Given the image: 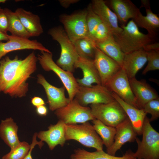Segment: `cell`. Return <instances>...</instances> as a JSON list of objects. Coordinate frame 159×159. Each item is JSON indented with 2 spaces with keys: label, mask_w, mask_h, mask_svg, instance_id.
<instances>
[{
  "label": "cell",
  "mask_w": 159,
  "mask_h": 159,
  "mask_svg": "<svg viewBox=\"0 0 159 159\" xmlns=\"http://www.w3.org/2000/svg\"><path fill=\"white\" fill-rule=\"evenodd\" d=\"M92 122L95 130L100 136L103 145L105 146L106 149L110 148L114 142L115 128L107 126L96 119L92 120Z\"/></svg>",
  "instance_id": "cell-29"
},
{
  "label": "cell",
  "mask_w": 159,
  "mask_h": 159,
  "mask_svg": "<svg viewBox=\"0 0 159 159\" xmlns=\"http://www.w3.org/2000/svg\"><path fill=\"white\" fill-rule=\"evenodd\" d=\"M112 37H113L112 34L101 21L96 30L94 37V41L95 42H98Z\"/></svg>",
  "instance_id": "cell-35"
},
{
  "label": "cell",
  "mask_w": 159,
  "mask_h": 159,
  "mask_svg": "<svg viewBox=\"0 0 159 159\" xmlns=\"http://www.w3.org/2000/svg\"><path fill=\"white\" fill-rule=\"evenodd\" d=\"M79 1L78 0H59L60 4L65 8H67L70 5L76 3Z\"/></svg>",
  "instance_id": "cell-41"
},
{
  "label": "cell",
  "mask_w": 159,
  "mask_h": 159,
  "mask_svg": "<svg viewBox=\"0 0 159 159\" xmlns=\"http://www.w3.org/2000/svg\"><path fill=\"white\" fill-rule=\"evenodd\" d=\"M64 131L66 140H74L85 147L103 150L102 140L88 121L81 125L65 124Z\"/></svg>",
  "instance_id": "cell-4"
},
{
  "label": "cell",
  "mask_w": 159,
  "mask_h": 159,
  "mask_svg": "<svg viewBox=\"0 0 159 159\" xmlns=\"http://www.w3.org/2000/svg\"><path fill=\"white\" fill-rule=\"evenodd\" d=\"M116 133L112 145L106 149L107 153L115 156L117 151L127 142L135 140L138 135L129 118L119 124L115 127Z\"/></svg>",
  "instance_id": "cell-15"
},
{
  "label": "cell",
  "mask_w": 159,
  "mask_h": 159,
  "mask_svg": "<svg viewBox=\"0 0 159 159\" xmlns=\"http://www.w3.org/2000/svg\"><path fill=\"white\" fill-rule=\"evenodd\" d=\"M25 49L51 52L36 40H30L28 39L9 35V40L6 42H0V57L1 58L12 51Z\"/></svg>",
  "instance_id": "cell-14"
},
{
  "label": "cell",
  "mask_w": 159,
  "mask_h": 159,
  "mask_svg": "<svg viewBox=\"0 0 159 159\" xmlns=\"http://www.w3.org/2000/svg\"><path fill=\"white\" fill-rule=\"evenodd\" d=\"M65 124L59 120L55 125H51L46 131H41L37 137L42 141L45 142L49 149L53 150L57 145L63 147L66 141L65 138Z\"/></svg>",
  "instance_id": "cell-20"
},
{
  "label": "cell",
  "mask_w": 159,
  "mask_h": 159,
  "mask_svg": "<svg viewBox=\"0 0 159 159\" xmlns=\"http://www.w3.org/2000/svg\"><path fill=\"white\" fill-rule=\"evenodd\" d=\"M1 59L0 57V59Z\"/></svg>",
  "instance_id": "cell-44"
},
{
  "label": "cell",
  "mask_w": 159,
  "mask_h": 159,
  "mask_svg": "<svg viewBox=\"0 0 159 159\" xmlns=\"http://www.w3.org/2000/svg\"><path fill=\"white\" fill-rule=\"evenodd\" d=\"M31 37L39 36L44 32L40 17L22 8H18L14 11Z\"/></svg>",
  "instance_id": "cell-23"
},
{
  "label": "cell",
  "mask_w": 159,
  "mask_h": 159,
  "mask_svg": "<svg viewBox=\"0 0 159 159\" xmlns=\"http://www.w3.org/2000/svg\"><path fill=\"white\" fill-rule=\"evenodd\" d=\"M132 92L139 109H142L148 102L159 98L156 91L144 80H138L135 77L129 79Z\"/></svg>",
  "instance_id": "cell-21"
},
{
  "label": "cell",
  "mask_w": 159,
  "mask_h": 159,
  "mask_svg": "<svg viewBox=\"0 0 159 159\" xmlns=\"http://www.w3.org/2000/svg\"><path fill=\"white\" fill-rule=\"evenodd\" d=\"M55 114L65 124L82 123L95 119L90 107L81 105L74 98L66 106L55 110Z\"/></svg>",
  "instance_id": "cell-9"
},
{
  "label": "cell",
  "mask_w": 159,
  "mask_h": 159,
  "mask_svg": "<svg viewBox=\"0 0 159 159\" xmlns=\"http://www.w3.org/2000/svg\"><path fill=\"white\" fill-rule=\"evenodd\" d=\"M90 107L94 117L108 126L115 127L128 118L116 100L106 104H91Z\"/></svg>",
  "instance_id": "cell-7"
},
{
  "label": "cell",
  "mask_w": 159,
  "mask_h": 159,
  "mask_svg": "<svg viewBox=\"0 0 159 159\" xmlns=\"http://www.w3.org/2000/svg\"><path fill=\"white\" fill-rule=\"evenodd\" d=\"M147 61V52L140 49L125 54L122 68L130 79L135 77L138 72Z\"/></svg>",
  "instance_id": "cell-22"
},
{
  "label": "cell",
  "mask_w": 159,
  "mask_h": 159,
  "mask_svg": "<svg viewBox=\"0 0 159 159\" xmlns=\"http://www.w3.org/2000/svg\"><path fill=\"white\" fill-rule=\"evenodd\" d=\"M87 10L71 15L63 14L59 19L64 30L73 42L80 39L88 37L86 23Z\"/></svg>",
  "instance_id": "cell-10"
},
{
  "label": "cell",
  "mask_w": 159,
  "mask_h": 159,
  "mask_svg": "<svg viewBox=\"0 0 159 159\" xmlns=\"http://www.w3.org/2000/svg\"><path fill=\"white\" fill-rule=\"evenodd\" d=\"M142 139L136 137L137 149L134 155L137 159H159V133L150 124L147 116L142 127Z\"/></svg>",
  "instance_id": "cell-5"
},
{
  "label": "cell",
  "mask_w": 159,
  "mask_h": 159,
  "mask_svg": "<svg viewBox=\"0 0 159 159\" xmlns=\"http://www.w3.org/2000/svg\"><path fill=\"white\" fill-rule=\"evenodd\" d=\"M74 98L84 107L90 104H106L115 100L112 92L101 85H92L90 87L79 86Z\"/></svg>",
  "instance_id": "cell-8"
},
{
  "label": "cell",
  "mask_w": 159,
  "mask_h": 159,
  "mask_svg": "<svg viewBox=\"0 0 159 159\" xmlns=\"http://www.w3.org/2000/svg\"><path fill=\"white\" fill-rule=\"evenodd\" d=\"M38 61L34 52L24 59L16 56L13 59L6 56L0 61V92L12 97H22L28 90L26 82L37 69Z\"/></svg>",
  "instance_id": "cell-1"
},
{
  "label": "cell",
  "mask_w": 159,
  "mask_h": 159,
  "mask_svg": "<svg viewBox=\"0 0 159 159\" xmlns=\"http://www.w3.org/2000/svg\"><path fill=\"white\" fill-rule=\"evenodd\" d=\"M18 126L11 117L1 120L0 124V137L11 149L21 142L18 137Z\"/></svg>",
  "instance_id": "cell-25"
},
{
  "label": "cell",
  "mask_w": 159,
  "mask_h": 159,
  "mask_svg": "<svg viewBox=\"0 0 159 159\" xmlns=\"http://www.w3.org/2000/svg\"><path fill=\"white\" fill-rule=\"evenodd\" d=\"M31 102L34 106L36 107L42 105H45L44 100L42 98L38 97L35 96L32 98Z\"/></svg>",
  "instance_id": "cell-39"
},
{
  "label": "cell",
  "mask_w": 159,
  "mask_h": 159,
  "mask_svg": "<svg viewBox=\"0 0 159 159\" xmlns=\"http://www.w3.org/2000/svg\"><path fill=\"white\" fill-rule=\"evenodd\" d=\"M73 43L79 57L94 59L96 48L95 41L88 37H85L78 39Z\"/></svg>",
  "instance_id": "cell-30"
},
{
  "label": "cell",
  "mask_w": 159,
  "mask_h": 159,
  "mask_svg": "<svg viewBox=\"0 0 159 159\" xmlns=\"http://www.w3.org/2000/svg\"><path fill=\"white\" fill-rule=\"evenodd\" d=\"M74 67L75 68L80 69L83 73L82 78L76 79L79 86L90 87L92 86L93 83L101 85L100 77L93 60L79 57Z\"/></svg>",
  "instance_id": "cell-19"
},
{
  "label": "cell",
  "mask_w": 159,
  "mask_h": 159,
  "mask_svg": "<svg viewBox=\"0 0 159 159\" xmlns=\"http://www.w3.org/2000/svg\"><path fill=\"white\" fill-rule=\"evenodd\" d=\"M148 63L142 74L145 75L148 72L159 69V50L147 52Z\"/></svg>",
  "instance_id": "cell-33"
},
{
  "label": "cell",
  "mask_w": 159,
  "mask_h": 159,
  "mask_svg": "<svg viewBox=\"0 0 159 159\" xmlns=\"http://www.w3.org/2000/svg\"><path fill=\"white\" fill-rule=\"evenodd\" d=\"M93 62L98 72L101 84L104 86L122 68L117 62L97 47Z\"/></svg>",
  "instance_id": "cell-12"
},
{
  "label": "cell",
  "mask_w": 159,
  "mask_h": 159,
  "mask_svg": "<svg viewBox=\"0 0 159 159\" xmlns=\"http://www.w3.org/2000/svg\"><path fill=\"white\" fill-rule=\"evenodd\" d=\"M143 49L146 52L159 50V43L158 42H155L148 44L145 45Z\"/></svg>",
  "instance_id": "cell-38"
},
{
  "label": "cell",
  "mask_w": 159,
  "mask_h": 159,
  "mask_svg": "<svg viewBox=\"0 0 159 159\" xmlns=\"http://www.w3.org/2000/svg\"><path fill=\"white\" fill-rule=\"evenodd\" d=\"M37 83L44 87L47 98V103L50 110L52 111L67 105L70 102L69 98L65 95L66 89L63 86L58 88L49 83L41 74L37 75Z\"/></svg>",
  "instance_id": "cell-13"
},
{
  "label": "cell",
  "mask_w": 159,
  "mask_h": 159,
  "mask_svg": "<svg viewBox=\"0 0 159 159\" xmlns=\"http://www.w3.org/2000/svg\"><path fill=\"white\" fill-rule=\"evenodd\" d=\"M4 10L8 20V31L11 35L28 39L31 37L15 12L7 8Z\"/></svg>",
  "instance_id": "cell-28"
},
{
  "label": "cell",
  "mask_w": 159,
  "mask_h": 159,
  "mask_svg": "<svg viewBox=\"0 0 159 159\" xmlns=\"http://www.w3.org/2000/svg\"><path fill=\"white\" fill-rule=\"evenodd\" d=\"M120 26L122 31L119 35L113 37L125 54L143 49L145 45L153 41L154 38L149 34H143L139 30L132 19L126 25Z\"/></svg>",
  "instance_id": "cell-2"
},
{
  "label": "cell",
  "mask_w": 159,
  "mask_h": 159,
  "mask_svg": "<svg viewBox=\"0 0 159 159\" xmlns=\"http://www.w3.org/2000/svg\"><path fill=\"white\" fill-rule=\"evenodd\" d=\"M48 33L60 46L61 54L56 64L63 70L72 73L75 69L74 64L79 57L73 42L61 26L53 27Z\"/></svg>",
  "instance_id": "cell-3"
},
{
  "label": "cell",
  "mask_w": 159,
  "mask_h": 159,
  "mask_svg": "<svg viewBox=\"0 0 159 159\" xmlns=\"http://www.w3.org/2000/svg\"><path fill=\"white\" fill-rule=\"evenodd\" d=\"M106 4L116 15L121 26H125L129 19H133L140 11L130 0H109Z\"/></svg>",
  "instance_id": "cell-17"
},
{
  "label": "cell",
  "mask_w": 159,
  "mask_h": 159,
  "mask_svg": "<svg viewBox=\"0 0 159 159\" xmlns=\"http://www.w3.org/2000/svg\"><path fill=\"white\" fill-rule=\"evenodd\" d=\"M37 133H35L34 135L32 138V143L31 144V147L28 153L26 156L23 159H32L31 153L32 151L35 146L37 145L40 148H41L44 145V143L41 140L40 141H38L37 140Z\"/></svg>",
  "instance_id": "cell-37"
},
{
  "label": "cell",
  "mask_w": 159,
  "mask_h": 159,
  "mask_svg": "<svg viewBox=\"0 0 159 159\" xmlns=\"http://www.w3.org/2000/svg\"><path fill=\"white\" fill-rule=\"evenodd\" d=\"M37 57L42 68L45 71H52L59 77L66 89L70 101L74 98L79 86L72 73L65 71L54 61L51 52L41 51Z\"/></svg>",
  "instance_id": "cell-6"
},
{
  "label": "cell",
  "mask_w": 159,
  "mask_h": 159,
  "mask_svg": "<svg viewBox=\"0 0 159 159\" xmlns=\"http://www.w3.org/2000/svg\"><path fill=\"white\" fill-rule=\"evenodd\" d=\"M86 23L88 32V38L93 40L96 29L101 21L99 16L93 11L91 4H90L87 8Z\"/></svg>",
  "instance_id": "cell-31"
},
{
  "label": "cell",
  "mask_w": 159,
  "mask_h": 159,
  "mask_svg": "<svg viewBox=\"0 0 159 159\" xmlns=\"http://www.w3.org/2000/svg\"><path fill=\"white\" fill-rule=\"evenodd\" d=\"M36 112L38 115L44 116L47 115L48 110L45 105H42L36 107Z\"/></svg>",
  "instance_id": "cell-40"
},
{
  "label": "cell",
  "mask_w": 159,
  "mask_h": 159,
  "mask_svg": "<svg viewBox=\"0 0 159 159\" xmlns=\"http://www.w3.org/2000/svg\"><path fill=\"white\" fill-rule=\"evenodd\" d=\"M94 12L100 17L102 21L108 28L113 37L120 34L123 29L119 26L115 14L103 0H93L91 4Z\"/></svg>",
  "instance_id": "cell-16"
},
{
  "label": "cell",
  "mask_w": 159,
  "mask_h": 159,
  "mask_svg": "<svg viewBox=\"0 0 159 159\" xmlns=\"http://www.w3.org/2000/svg\"><path fill=\"white\" fill-rule=\"evenodd\" d=\"M112 92L113 97L125 111L137 135H142L143 125L147 114L143 109H138L130 105Z\"/></svg>",
  "instance_id": "cell-24"
},
{
  "label": "cell",
  "mask_w": 159,
  "mask_h": 159,
  "mask_svg": "<svg viewBox=\"0 0 159 159\" xmlns=\"http://www.w3.org/2000/svg\"><path fill=\"white\" fill-rule=\"evenodd\" d=\"M134 153L129 150L121 157L109 155L103 150L90 152L83 149L77 148L71 155L70 159H137L134 155Z\"/></svg>",
  "instance_id": "cell-26"
},
{
  "label": "cell",
  "mask_w": 159,
  "mask_h": 159,
  "mask_svg": "<svg viewBox=\"0 0 159 159\" xmlns=\"http://www.w3.org/2000/svg\"><path fill=\"white\" fill-rule=\"evenodd\" d=\"M6 1L5 0H0V4L5 3Z\"/></svg>",
  "instance_id": "cell-43"
},
{
  "label": "cell",
  "mask_w": 159,
  "mask_h": 159,
  "mask_svg": "<svg viewBox=\"0 0 159 159\" xmlns=\"http://www.w3.org/2000/svg\"><path fill=\"white\" fill-rule=\"evenodd\" d=\"M0 31L7 33L8 20L4 9L0 7Z\"/></svg>",
  "instance_id": "cell-36"
},
{
  "label": "cell",
  "mask_w": 159,
  "mask_h": 159,
  "mask_svg": "<svg viewBox=\"0 0 159 159\" xmlns=\"http://www.w3.org/2000/svg\"><path fill=\"white\" fill-rule=\"evenodd\" d=\"M31 147V145L25 141L20 142L15 147L11 149L1 159H23L28 153Z\"/></svg>",
  "instance_id": "cell-32"
},
{
  "label": "cell",
  "mask_w": 159,
  "mask_h": 159,
  "mask_svg": "<svg viewBox=\"0 0 159 159\" xmlns=\"http://www.w3.org/2000/svg\"><path fill=\"white\" fill-rule=\"evenodd\" d=\"M9 35L7 33H5L0 31V42L4 40L7 41L9 40Z\"/></svg>",
  "instance_id": "cell-42"
},
{
  "label": "cell",
  "mask_w": 159,
  "mask_h": 159,
  "mask_svg": "<svg viewBox=\"0 0 159 159\" xmlns=\"http://www.w3.org/2000/svg\"><path fill=\"white\" fill-rule=\"evenodd\" d=\"M141 2L140 8H145L146 15H143L140 11L133 20L138 27L145 29L148 34L154 39L159 29V18L153 12L149 0H141Z\"/></svg>",
  "instance_id": "cell-18"
},
{
  "label": "cell",
  "mask_w": 159,
  "mask_h": 159,
  "mask_svg": "<svg viewBox=\"0 0 159 159\" xmlns=\"http://www.w3.org/2000/svg\"><path fill=\"white\" fill-rule=\"evenodd\" d=\"M147 114L151 115L150 121L157 119L159 117V98L154 99L147 103L142 109Z\"/></svg>",
  "instance_id": "cell-34"
},
{
  "label": "cell",
  "mask_w": 159,
  "mask_h": 159,
  "mask_svg": "<svg viewBox=\"0 0 159 159\" xmlns=\"http://www.w3.org/2000/svg\"><path fill=\"white\" fill-rule=\"evenodd\" d=\"M96 47L105 54L117 62L122 68L125 54L114 37L95 42Z\"/></svg>",
  "instance_id": "cell-27"
},
{
  "label": "cell",
  "mask_w": 159,
  "mask_h": 159,
  "mask_svg": "<svg viewBox=\"0 0 159 159\" xmlns=\"http://www.w3.org/2000/svg\"><path fill=\"white\" fill-rule=\"evenodd\" d=\"M105 86L125 102L139 109L130 85L129 79L122 68L107 82Z\"/></svg>",
  "instance_id": "cell-11"
}]
</instances>
